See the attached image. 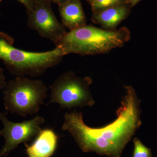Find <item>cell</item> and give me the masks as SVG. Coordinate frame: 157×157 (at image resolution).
I'll return each mask as SVG.
<instances>
[{"mask_svg": "<svg viewBox=\"0 0 157 157\" xmlns=\"http://www.w3.org/2000/svg\"><path fill=\"white\" fill-rule=\"evenodd\" d=\"M62 24L70 30L86 25V20L80 0H68L59 5Z\"/></svg>", "mask_w": 157, "mask_h": 157, "instance_id": "cell-10", "label": "cell"}, {"mask_svg": "<svg viewBox=\"0 0 157 157\" xmlns=\"http://www.w3.org/2000/svg\"><path fill=\"white\" fill-rule=\"evenodd\" d=\"M14 43L12 37L0 32V59L9 72L17 76H41L58 65L64 56L59 47L44 52H33L16 48Z\"/></svg>", "mask_w": 157, "mask_h": 157, "instance_id": "cell-3", "label": "cell"}, {"mask_svg": "<svg viewBox=\"0 0 157 157\" xmlns=\"http://www.w3.org/2000/svg\"><path fill=\"white\" fill-rule=\"evenodd\" d=\"M2 0H0V2H2Z\"/></svg>", "mask_w": 157, "mask_h": 157, "instance_id": "cell-18", "label": "cell"}, {"mask_svg": "<svg viewBox=\"0 0 157 157\" xmlns=\"http://www.w3.org/2000/svg\"><path fill=\"white\" fill-rule=\"evenodd\" d=\"M117 118L101 128L86 124L82 113L75 109L64 115L62 130L67 131L83 152L121 157L123 151L142 124L140 101L132 86H126Z\"/></svg>", "mask_w": 157, "mask_h": 157, "instance_id": "cell-1", "label": "cell"}, {"mask_svg": "<svg viewBox=\"0 0 157 157\" xmlns=\"http://www.w3.org/2000/svg\"><path fill=\"white\" fill-rule=\"evenodd\" d=\"M92 79L89 76L78 77L72 71L62 73L50 86V100L62 109L92 107L95 104L90 90Z\"/></svg>", "mask_w": 157, "mask_h": 157, "instance_id": "cell-5", "label": "cell"}, {"mask_svg": "<svg viewBox=\"0 0 157 157\" xmlns=\"http://www.w3.org/2000/svg\"><path fill=\"white\" fill-rule=\"evenodd\" d=\"M48 1L51 2L52 3H53L54 4H57V5H59L62 3L67 2L68 0H48Z\"/></svg>", "mask_w": 157, "mask_h": 157, "instance_id": "cell-15", "label": "cell"}, {"mask_svg": "<svg viewBox=\"0 0 157 157\" xmlns=\"http://www.w3.org/2000/svg\"><path fill=\"white\" fill-rule=\"evenodd\" d=\"M86 1H88L89 2V3L92 0H86Z\"/></svg>", "mask_w": 157, "mask_h": 157, "instance_id": "cell-17", "label": "cell"}, {"mask_svg": "<svg viewBox=\"0 0 157 157\" xmlns=\"http://www.w3.org/2000/svg\"><path fill=\"white\" fill-rule=\"evenodd\" d=\"M130 38V31L126 27L109 30L86 25L67 32L56 47H60L64 56L95 55L122 47Z\"/></svg>", "mask_w": 157, "mask_h": 157, "instance_id": "cell-2", "label": "cell"}, {"mask_svg": "<svg viewBox=\"0 0 157 157\" xmlns=\"http://www.w3.org/2000/svg\"><path fill=\"white\" fill-rule=\"evenodd\" d=\"M1 112H0V114H1Z\"/></svg>", "mask_w": 157, "mask_h": 157, "instance_id": "cell-19", "label": "cell"}, {"mask_svg": "<svg viewBox=\"0 0 157 157\" xmlns=\"http://www.w3.org/2000/svg\"><path fill=\"white\" fill-rule=\"evenodd\" d=\"M6 113L0 114L3 128L0 135L5 139V143L0 151V157H7L19 144L30 141L41 132V126L45 123L44 118L36 116L32 119L21 122H14L8 119Z\"/></svg>", "mask_w": 157, "mask_h": 157, "instance_id": "cell-7", "label": "cell"}, {"mask_svg": "<svg viewBox=\"0 0 157 157\" xmlns=\"http://www.w3.org/2000/svg\"><path fill=\"white\" fill-rule=\"evenodd\" d=\"M6 83L7 82L4 70L2 68L0 67V90L5 88Z\"/></svg>", "mask_w": 157, "mask_h": 157, "instance_id": "cell-14", "label": "cell"}, {"mask_svg": "<svg viewBox=\"0 0 157 157\" xmlns=\"http://www.w3.org/2000/svg\"><path fill=\"white\" fill-rule=\"evenodd\" d=\"M48 0H36L33 8L27 11L29 28L49 39L57 46L67 32L55 15Z\"/></svg>", "mask_w": 157, "mask_h": 157, "instance_id": "cell-6", "label": "cell"}, {"mask_svg": "<svg viewBox=\"0 0 157 157\" xmlns=\"http://www.w3.org/2000/svg\"><path fill=\"white\" fill-rule=\"evenodd\" d=\"M129 2H130V6L132 8L134 6H136L137 3L140 2V0H129Z\"/></svg>", "mask_w": 157, "mask_h": 157, "instance_id": "cell-16", "label": "cell"}, {"mask_svg": "<svg viewBox=\"0 0 157 157\" xmlns=\"http://www.w3.org/2000/svg\"><path fill=\"white\" fill-rule=\"evenodd\" d=\"M134 144L133 157H151V150L145 146L137 137L133 139Z\"/></svg>", "mask_w": 157, "mask_h": 157, "instance_id": "cell-12", "label": "cell"}, {"mask_svg": "<svg viewBox=\"0 0 157 157\" xmlns=\"http://www.w3.org/2000/svg\"><path fill=\"white\" fill-rule=\"evenodd\" d=\"M89 3L93 13L113 6L130 5L129 0H92Z\"/></svg>", "mask_w": 157, "mask_h": 157, "instance_id": "cell-11", "label": "cell"}, {"mask_svg": "<svg viewBox=\"0 0 157 157\" xmlns=\"http://www.w3.org/2000/svg\"><path fill=\"white\" fill-rule=\"evenodd\" d=\"M48 90L41 79L17 76L7 82L3 91L5 109L23 117L36 114L47 98Z\"/></svg>", "mask_w": 157, "mask_h": 157, "instance_id": "cell-4", "label": "cell"}, {"mask_svg": "<svg viewBox=\"0 0 157 157\" xmlns=\"http://www.w3.org/2000/svg\"><path fill=\"white\" fill-rule=\"evenodd\" d=\"M131 7L129 5L113 6L94 12L91 20L94 23L102 26L106 30H115L120 23L130 14Z\"/></svg>", "mask_w": 157, "mask_h": 157, "instance_id": "cell-9", "label": "cell"}, {"mask_svg": "<svg viewBox=\"0 0 157 157\" xmlns=\"http://www.w3.org/2000/svg\"><path fill=\"white\" fill-rule=\"evenodd\" d=\"M58 137L52 129L41 130L30 145L25 144L28 157H50L56 150Z\"/></svg>", "mask_w": 157, "mask_h": 157, "instance_id": "cell-8", "label": "cell"}, {"mask_svg": "<svg viewBox=\"0 0 157 157\" xmlns=\"http://www.w3.org/2000/svg\"><path fill=\"white\" fill-rule=\"evenodd\" d=\"M21 3L25 7L27 11H29L33 8L36 0H16Z\"/></svg>", "mask_w": 157, "mask_h": 157, "instance_id": "cell-13", "label": "cell"}]
</instances>
